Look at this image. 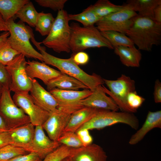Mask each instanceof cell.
I'll list each match as a JSON object with an SVG mask.
<instances>
[{
    "label": "cell",
    "mask_w": 161,
    "mask_h": 161,
    "mask_svg": "<svg viewBox=\"0 0 161 161\" xmlns=\"http://www.w3.org/2000/svg\"><path fill=\"white\" fill-rule=\"evenodd\" d=\"M161 128V111H149L146 119L141 128L130 137L129 143L137 144L147 134L154 128Z\"/></svg>",
    "instance_id": "obj_21"
},
{
    "label": "cell",
    "mask_w": 161,
    "mask_h": 161,
    "mask_svg": "<svg viewBox=\"0 0 161 161\" xmlns=\"http://www.w3.org/2000/svg\"><path fill=\"white\" fill-rule=\"evenodd\" d=\"M124 5V9L101 18L95 24L97 28L100 32L114 31L126 34L137 14Z\"/></svg>",
    "instance_id": "obj_10"
},
{
    "label": "cell",
    "mask_w": 161,
    "mask_h": 161,
    "mask_svg": "<svg viewBox=\"0 0 161 161\" xmlns=\"http://www.w3.org/2000/svg\"><path fill=\"white\" fill-rule=\"evenodd\" d=\"M77 148H71L61 145L56 150L47 155L42 161H61L64 158L71 156Z\"/></svg>",
    "instance_id": "obj_32"
},
{
    "label": "cell",
    "mask_w": 161,
    "mask_h": 161,
    "mask_svg": "<svg viewBox=\"0 0 161 161\" xmlns=\"http://www.w3.org/2000/svg\"><path fill=\"white\" fill-rule=\"evenodd\" d=\"M105 110H106L88 107H83L77 110L72 114L68 123L64 131L76 132L94 116Z\"/></svg>",
    "instance_id": "obj_19"
},
{
    "label": "cell",
    "mask_w": 161,
    "mask_h": 161,
    "mask_svg": "<svg viewBox=\"0 0 161 161\" xmlns=\"http://www.w3.org/2000/svg\"><path fill=\"white\" fill-rule=\"evenodd\" d=\"M68 17L69 21H78L81 23L83 27L94 25L100 19L93 10L91 5L80 13L68 14Z\"/></svg>",
    "instance_id": "obj_29"
},
{
    "label": "cell",
    "mask_w": 161,
    "mask_h": 161,
    "mask_svg": "<svg viewBox=\"0 0 161 161\" xmlns=\"http://www.w3.org/2000/svg\"><path fill=\"white\" fill-rule=\"evenodd\" d=\"M57 141L61 145L73 148L84 147L76 132L64 131Z\"/></svg>",
    "instance_id": "obj_33"
},
{
    "label": "cell",
    "mask_w": 161,
    "mask_h": 161,
    "mask_svg": "<svg viewBox=\"0 0 161 161\" xmlns=\"http://www.w3.org/2000/svg\"><path fill=\"white\" fill-rule=\"evenodd\" d=\"M145 100L144 98L138 95L135 90L130 92L127 98L129 106L136 112H137V109L141 106Z\"/></svg>",
    "instance_id": "obj_35"
},
{
    "label": "cell",
    "mask_w": 161,
    "mask_h": 161,
    "mask_svg": "<svg viewBox=\"0 0 161 161\" xmlns=\"http://www.w3.org/2000/svg\"><path fill=\"white\" fill-rule=\"evenodd\" d=\"M68 15L67 11L63 9L58 11L49 33L41 42L58 53L71 51V32Z\"/></svg>",
    "instance_id": "obj_5"
},
{
    "label": "cell",
    "mask_w": 161,
    "mask_h": 161,
    "mask_svg": "<svg viewBox=\"0 0 161 161\" xmlns=\"http://www.w3.org/2000/svg\"><path fill=\"white\" fill-rule=\"evenodd\" d=\"M8 31L7 27L1 15L0 14V31Z\"/></svg>",
    "instance_id": "obj_45"
},
{
    "label": "cell",
    "mask_w": 161,
    "mask_h": 161,
    "mask_svg": "<svg viewBox=\"0 0 161 161\" xmlns=\"http://www.w3.org/2000/svg\"><path fill=\"white\" fill-rule=\"evenodd\" d=\"M49 92L58 101V106H82L80 103L81 101L87 97L92 92V91L88 89L81 91L67 90L56 88Z\"/></svg>",
    "instance_id": "obj_17"
},
{
    "label": "cell",
    "mask_w": 161,
    "mask_h": 161,
    "mask_svg": "<svg viewBox=\"0 0 161 161\" xmlns=\"http://www.w3.org/2000/svg\"><path fill=\"white\" fill-rule=\"evenodd\" d=\"M83 107L81 106H60L49 112L48 118L42 125L48 137L57 141L67 126L72 114Z\"/></svg>",
    "instance_id": "obj_9"
},
{
    "label": "cell",
    "mask_w": 161,
    "mask_h": 161,
    "mask_svg": "<svg viewBox=\"0 0 161 161\" xmlns=\"http://www.w3.org/2000/svg\"><path fill=\"white\" fill-rule=\"evenodd\" d=\"M154 97L155 103H159L161 102V83L158 79L155 82Z\"/></svg>",
    "instance_id": "obj_42"
},
{
    "label": "cell",
    "mask_w": 161,
    "mask_h": 161,
    "mask_svg": "<svg viewBox=\"0 0 161 161\" xmlns=\"http://www.w3.org/2000/svg\"><path fill=\"white\" fill-rule=\"evenodd\" d=\"M70 157L72 161H106L107 158L100 146L92 143L77 148Z\"/></svg>",
    "instance_id": "obj_20"
},
{
    "label": "cell",
    "mask_w": 161,
    "mask_h": 161,
    "mask_svg": "<svg viewBox=\"0 0 161 161\" xmlns=\"http://www.w3.org/2000/svg\"><path fill=\"white\" fill-rule=\"evenodd\" d=\"M29 0H0V14L6 22L13 18L17 11Z\"/></svg>",
    "instance_id": "obj_25"
},
{
    "label": "cell",
    "mask_w": 161,
    "mask_h": 161,
    "mask_svg": "<svg viewBox=\"0 0 161 161\" xmlns=\"http://www.w3.org/2000/svg\"><path fill=\"white\" fill-rule=\"evenodd\" d=\"M10 35L9 31H4L0 35V43L6 40Z\"/></svg>",
    "instance_id": "obj_46"
},
{
    "label": "cell",
    "mask_w": 161,
    "mask_h": 161,
    "mask_svg": "<svg viewBox=\"0 0 161 161\" xmlns=\"http://www.w3.org/2000/svg\"><path fill=\"white\" fill-rule=\"evenodd\" d=\"M11 83V78L6 66L0 63V83L4 87L9 89Z\"/></svg>",
    "instance_id": "obj_38"
},
{
    "label": "cell",
    "mask_w": 161,
    "mask_h": 161,
    "mask_svg": "<svg viewBox=\"0 0 161 161\" xmlns=\"http://www.w3.org/2000/svg\"><path fill=\"white\" fill-rule=\"evenodd\" d=\"M118 123L127 124L135 130L139 126L138 118L132 113L106 110L94 116L79 129H100Z\"/></svg>",
    "instance_id": "obj_6"
},
{
    "label": "cell",
    "mask_w": 161,
    "mask_h": 161,
    "mask_svg": "<svg viewBox=\"0 0 161 161\" xmlns=\"http://www.w3.org/2000/svg\"><path fill=\"white\" fill-rule=\"evenodd\" d=\"M35 131V126L30 123L9 129L12 142L11 145L22 148L29 153Z\"/></svg>",
    "instance_id": "obj_18"
},
{
    "label": "cell",
    "mask_w": 161,
    "mask_h": 161,
    "mask_svg": "<svg viewBox=\"0 0 161 161\" xmlns=\"http://www.w3.org/2000/svg\"><path fill=\"white\" fill-rule=\"evenodd\" d=\"M72 56L74 61L78 65H85L88 62L89 60L88 55L83 51L78 52Z\"/></svg>",
    "instance_id": "obj_40"
},
{
    "label": "cell",
    "mask_w": 161,
    "mask_h": 161,
    "mask_svg": "<svg viewBox=\"0 0 161 161\" xmlns=\"http://www.w3.org/2000/svg\"><path fill=\"white\" fill-rule=\"evenodd\" d=\"M9 89L4 87L0 97V115L9 124V129L30 123L29 117L15 103Z\"/></svg>",
    "instance_id": "obj_11"
},
{
    "label": "cell",
    "mask_w": 161,
    "mask_h": 161,
    "mask_svg": "<svg viewBox=\"0 0 161 161\" xmlns=\"http://www.w3.org/2000/svg\"><path fill=\"white\" fill-rule=\"evenodd\" d=\"M32 86L30 92L34 103L49 113L56 109L58 103L49 92L45 90L35 79H31Z\"/></svg>",
    "instance_id": "obj_15"
},
{
    "label": "cell",
    "mask_w": 161,
    "mask_h": 161,
    "mask_svg": "<svg viewBox=\"0 0 161 161\" xmlns=\"http://www.w3.org/2000/svg\"><path fill=\"white\" fill-rule=\"evenodd\" d=\"M104 83L108 87V89L103 85L105 92L109 95L122 112L132 113L136 112L129 106L127 98L129 94L135 91L134 81L129 76L122 74L116 80L103 78Z\"/></svg>",
    "instance_id": "obj_7"
},
{
    "label": "cell",
    "mask_w": 161,
    "mask_h": 161,
    "mask_svg": "<svg viewBox=\"0 0 161 161\" xmlns=\"http://www.w3.org/2000/svg\"><path fill=\"white\" fill-rule=\"evenodd\" d=\"M38 13L32 3L30 1L19 9L15 16L22 22L27 23L32 27H35Z\"/></svg>",
    "instance_id": "obj_26"
},
{
    "label": "cell",
    "mask_w": 161,
    "mask_h": 161,
    "mask_svg": "<svg viewBox=\"0 0 161 161\" xmlns=\"http://www.w3.org/2000/svg\"><path fill=\"white\" fill-rule=\"evenodd\" d=\"M61 145L47 136L42 126H36L29 153H36L42 160Z\"/></svg>",
    "instance_id": "obj_13"
},
{
    "label": "cell",
    "mask_w": 161,
    "mask_h": 161,
    "mask_svg": "<svg viewBox=\"0 0 161 161\" xmlns=\"http://www.w3.org/2000/svg\"><path fill=\"white\" fill-rule=\"evenodd\" d=\"M28 153L22 148L8 145L0 148V161H7L16 156Z\"/></svg>",
    "instance_id": "obj_34"
},
{
    "label": "cell",
    "mask_w": 161,
    "mask_h": 161,
    "mask_svg": "<svg viewBox=\"0 0 161 161\" xmlns=\"http://www.w3.org/2000/svg\"><path fill=\"white\" fill-rule=\"evenodd\" d=\"M39 5L44 7L49 8L54 11L63 10L67 0H35Z\"/></svg>",
    "instance_id": "obj_36"
},
{
    "label": "cell",
    "mask_w": 161,
    "mask_h": 161,
    "mask_svg": "<svg viewBox=\"0 0 161 161\" xmlns=\"http://www.w3.org/2000/svg\"><path fill=\"white\" fill-rule=\"evenodd\" d=\"M12 98L16 104L29 117L30 123L34 126H42L48 118L49 113L36 105L29 94L14 93Z\"/></svg>",
    "instance_id": "obj_12"
},
{
    "label": "cell",
    "mask_w": 161,
    "mask_h": 161,
    "mask_svg": "<svg viewBox=\"0 0 161 161\" xmlns=\"http://www.w3.org/2000/svg\"><path fill=\"white\" fill-rule=\"evenodd\" d=\"M55 20L52 14L38 13L35 27L36 31L42 36L47 35L49 33Z\"/></svg>",
    "instance_id": "obj_30"
},
{
    "label": "cell",
    "mask_w": 161,
    "mask_h": 161,
    "mask_svg": "<svg viewBox=\"0 0 161 161\" xmlns=\"http://www.w3.org/2000/svg\"><path fill=\"white\" fill-rule=\"evenodd\" d=\"M12 142L9 130L0 133V148L11 144Z\"/></svg>",
    "instance_id": "obj_41"
},
{
    "label": "cell",
    "mask_w": 161,
    "mask_h": 161,
    "mask_svg": "<svg viewBox=\"0 0 161 161\" xmlns=\"http://www.w3.org/2000/svg\"><path fill=\"white\" fill-rule=\"evenodd\" d=\"M20 53L11 46L7 40L0 43V63L6 66Z\"/></svg>",
    "instance_id": "obj_31"
},
{
    "label": "cell",
    "mask_w": 161,
    "mask_h": 161,
    "mask_svg": "<svg viewBox=\"0 0 161 161\" xmlns=\"http://www.w3.org/2000/svg\"><path fill=\"white\" fill-rule=\"evenodd\" d=\"M102 85H99L90 95L81 100V105L83 107L118 111V106L111 97L106 95Z\"/></svg>",
    "instance_id": "obj_14"
},
{
    "label": "cell",
    "mask_w": 161,
    "mask_h": 161,
    "mask_svg": "<svg viewBox=\"0 0 161 161\" xmlns=\"http://www.w3.org/2000/svg\"><path fill=\"white\" fill-rule=\"evenodd\" d=\"M26 69L28 77L31 79L37 78L47 85L51 80L63 73L47 66L44 63L28 60Z\"/></svg>",
    "instance_id": "obj_16"
},
{
    "label": "cell",
    "mask_w": 161,
    "mask_h": 161,
    "mask_svg": "<svg viewBox=\"0 0 161 161\" xmlns=\"http://www.w3.org/2000/svg\"><path fill=\"white\" fill-rule=\"evenodd\" d=\"M4 89V87L0 83V97L2 95L3 91Z\"/></svg>",
    "instance_id": "obj_48"
},
{
    "label": "cell",
    "mask_w": 161,
    "mask_h": 161,
    "mask_svg": "<svg viewBox=\"0 0 161 161\" xmlns=\"http://www.w3.org/2000/svg\"><path fill=\"white\" fill-rule=\"evenodd\" d=\"M153 20L157 23L161 24V4L157 5L154 9Z\"/></svg>",
    "instance_id": "obj_43"
},
{
    "label": "cell",
    "mask_w": 161,
    "mask_h": 161,
    "mask_svg": "<svg viewBox=\"0 0 161 161\" xmlns=\"http://www.w3.org/2000/svg\"><path fill=\"white\" fill-rule=\"evenodd\" d=\"M61 161H72V160L70 156H69L64 158Z\"/></svg>",
    "instance_id": "obj_47"
},
{
    "label": "cell",
    "mask_w": 161,
    "mask_h": 161,
    "mask_svg": "<svg viewBox=\"0 0 161 161\" xmlns=\"http://www.w3.org/2000/svg\"><path fill=\"white\" fill-rule=\"evenodd\" d=\"M38 155L34 152L16 156L7 161H42Z\"/></svg>",
    "instance_id": "obj_39"
},
{
    "label": "cell",
    "mask_w": 161,
    "mask_h": 161,
    "mask_svg": "<svg viewBox=\"0 0 161 161\" xmlns=\"http://www.w3.org/2000/svg\"><path fill=\"white\" fill-rule=\"evenodd\" d=\"M10 35L7 40L12 47L27 58H33L44 61L42 55L31 44L30 40L34 38L32 28L19 21L16 23L12 18L6 22Z\"/></svg>",
    "instance_id": "obj_4"
},
{
    "label": "cell",
    "mask_w": 161,
    "mask_h": 161,
    "mask_svg": "<svg viewBox=\"0 0 161 161\" xmlns=\"http://www.w3.org/2000/svg\"><path fill=\"white\" fill-rule=\"evenodd\" d=\"M91 6L94 12L100 18L126 7L124 4L116 5L108 0H98Z\"/></svg>",
    "instance_id": "obj_28"
},
{
    "label": "cell",
    "mask_w": 161,
    "mask_h": 161,
    "mask_svg": "<svg viewBox=\"0 0 161 161\" xmlns=\"http://www.w3.org/2000/svg\"><path fill=\"white\" fill-rule=\"evenodd\" d=\"M139 16L149 17L153 19L154 9L161 4V0H128L124 4Z\"/></svg>",
    "instance_id": "obj_24"
},
{
    "label": "cell",
    "mask_w": 161,
    "mask_h": 161,
    "mask_svg": "<svg viewBox=\"0 0 161 161\" xmlns=\"http://www.w3.org/2000/svg\"><path fill=\"white\" fill-rule=\"evenodd\" d=\"M27 64L25 56L20 54L6 66L11 78V83L9 88L10 92L14 93L29 94L32 83L26 71Z\"/></svg>",
    "instance_id": "obj_8"
},
{
    "label": "cell",
    "mask_w": 161,
    "mask_h": 161,
    "mask_svg": "<svg viewBox=\"0 0 161 161\" xmlns=\"http://www.w3.org/2000/svg\"><path fill=\"white\" fill-rule=\"evenodd\" d=\"M100 32L110 42L114 49L119 46H134L131 40L124 33L114 31H102Z\"/></svg>",
    "instance_id": "obj_27"
},
{
    "label": "cell",
    "mask_w": 161,
    "mask_h": 161,
    "mask_svg": "<svg viewBox=\"0 0 161 161\" xmlns=\"http://www.w3.org/2000/svg\"><path fill=\"white\" fill-rule=\"evenodd\" d=\"M70 26V48L74 54L91 48L106 47L114 49L110 42L94 25L81 27L79 24L72 22Z\"/></svg>",
    "instance_id": "obj_3"
},
{
    "label": "cell",
    "mask_w": 161,
    "mask_h": 161,
    "mask_svg": "<svg viewBox=\"0 0 161 161\" xmlns=\"http://www.w3.org/2000/svg\"><path fill=\"white\" fill-rule=\"evenodd\" d=\"M46 86L47 89L49 91L55 88L67 90H78L80 89H89L80 81L64 73L50 81Z\"/></svg>",
    "instance_id": "obj_23"
},
{
    "label": "cell",
    "mask_w": 161,
    "mask_h": 161,
    "mask_svg": "<svg viewBox=\"0 0 161 161\" xmlns=\"http://www.w3.org/2000/svg\"><path fill=\"white\" fill-rule=\"evenodd\" d=\"M9 129L2 117L0 115V133L7 131Z\"/></svg>",
    "instance_id": "obj_44"
},
{
    "label": "cell",
    "mask_w": 161,
    "mask_h": 161,
    "mask_svg": "<svg viewBox=\"0 0 161 161\" xmlns=\"http://www.w3.org/2000/svg\"><path fill=\"white\" fill-rule=\"evenodd\" d=\"M132 23L126 35L139 50L151 51L153 46L161 42V24L149 17L137 15L132 19Z\"/></svg>",
    "instance_id": "obj_1"
},
{
    "label": "cell",
    "mask_w": 161,
    "mask_h": 161,
    "mask_svg": "<svg viewBox=\"0 0 161 161\" xmlns=\"http://www.w3.org/2000/svg\"><path fill=\"white\" fill-rule=\"evenodd\" d=\"M37 48L42 55L45 64L55 66L62 73L78 79L92 91L104 83L103 78L100 75L94 73L90 75L82 69L74 61L72 56L67 59L61 58L49 54L45 48L40 45Z\"/></svg>",
    "instance_id": "obj_2"
},
{
    "label": "cell",
    "mask_w": 161,
    "mask_h": 161,
    "mask_svg": "<svg viewBox=\"0 0 161 161\" xmlns=\"http://www.w3.org/2000/svg\"><path fill=\"white\" fill-rule=\"evenodd\" d=\"M89 130L86 129L81 128L76 132L84 147L92 144L93 141V138L90 134Z\"/></svg>",
    "instance_id": "obj_37"
},
{
    "label": "cell",
    "mask_w": 161,
    "mask_h": 161,
    "mask_svg": "<svg viewBox=\"0 0 161 161\" xmlns=\"http://www.w3.org/2000/svg\"><path fill=\"white\" fill-rule=\"evenodd\" d=\"M114 52L119 56L121 63L128 67H138L142 59L140 50L134 46H119L114 48Z\"/></svg>",
    "instance_id": "obj_22"
}]
</instances>
